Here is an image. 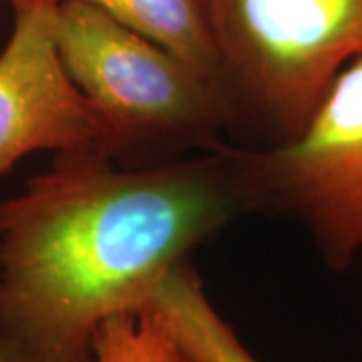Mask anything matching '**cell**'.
I'll use <instances>...</instances> for the list:
<instances>
[{
    "instance_id": "obj_8",
    "label": "cell",
    "mask_w": 362,
    "mask_h": 362,
    "mask_svg": "<svg viewBox=\"0 0 362 362\" xmlns=\"http://www.w3.org/2000/svg\"><path fill=\"white\" fill-rule=\"evenodd\" d=\"M93 349L95 362H181L165 326L149 308L107 318Z\"/></svg>"
},
{
    "instance_id": "obj_9",
    "label": "cell",
    "mask_w": 362,
    "mask_h": 362,
    "mask_svg": "<svg viewBox=\"0 0 362 362\" xmlns=\"http://www.w3.org/2000/svg\"><path fill=\"white\" fill-rule=\"evenodd\" d=\"M0 362H30L21 350L8 342L6 338L0 337Z\"/></svg>"
},
{
    "instance_id": "obj_2",
    "label": "cell",
    "mask_w": 362,
    "mask_h": 362,
    "mask_svg": "<svg viewBox=\"0 0 362 362\" xmlns=\"http://www.w3.org/2000/svg\"><path fill=\"white\" fill-rule=\"evenodd\" d=\"M52 37L115 161L221 147L233 113L221 81L85 0H57Z\"/></svg>"
},
{
    "instance_id": "obj_7",
    "label": "cell",
    "mask_w": 362,
    "mask_h": 362,
    "mask_svg": "<svg viewBox=\"0 0 362 362\" xmlns=\"http://www.w3.org/2000/svg\"><path fill=\"white\" fill-rule=\"evenodd\" d=\"M119 25L220 78L209 0H85ZM221 81V78H220Z\"/></svg>"
},
{
    "instance_id": "obj_5",
    "label": "cell",
    "mask_w": 362,
    "mask_h": 362,
    "mask_svg": "<svg viewBox=\"0 0 362 362\" xmlns=\"http://www.w3.org/2000/svg\"><path fill=\"white\" fill-rule=\"evenodd\" d=\"M54 4L14 6V28L0 51V177L35 151L107 153L99 119L59 59Z\"/></svg>"
},
{
    "instance_id": "obj_10",
    "label": "cell",
    "mask_w": 362,
    "mask_h": 362,
    "mask_svg": "<svg viewBox=\"0 0 362 362\" xmlns=\"http://www.w3.org/2000/svg\"><path fill=\"white\" fill-rule=\"evenodd\" d=\"M0 2H11L13 6H18V4H26V2H37V0H0Z\"/></svg>"
},
{
    "instance_id": "obj_6",
    "label": "cell",
    "mask_w": 362,
    "mask_h": 362,
    "mask_svg": "<svg viewBox=\"0 0 362 362\" xmlns=\"http://www.w3.org/2000/svg\"><path fill=\"white\" fill-rule=\"evenodd\" d=\"M145 308L163 322L181 362H259L211 306L202 278L187 259L163 276Z\"/></svg>"
},
{
    "instance_id": "obj_3",
    "label": "cell",
    "mask_w": 362,
    "mask_h": 362,
    "mask_svg": "<svg viewBox=\"0 0 362 362\" xmlns=\"http://www.w3.org/2000/svg\"><path fill=\"white\" fill-rule=\"evenodd\" d=\"M233 127L292 139L344 66L362 59V0H209Z\"/></svg>"
},
{
    "instance_id": "obj_1",
    "label": "cell",
    "mask_w": 362,
    "mask_h": 362,
    "mask_svg": "<svg viewBox=\"0 0 362 362\" xmlns=\"http://www.w3.org/2000/svg\"><path fill=\"white\" fill-rule=\"evenodd\" d=\"M235 147L125 165L59 153L0 204V337L30 362H95V334L145 308L192 250L250 214Z\"/></svg>"
},
{
    "instance_id": "obj_4",
    "label": "cell",
    "mask_w": 362,
    "mask_h": 362,
    "mask_svg": "<svg viewBox=\"0 0 362 362\" xmlns=\"http://www.w3.org/2000/svg\"><path fill=\"white\" fill-rule=\"evenodd\" d=\"M235 149L250 209L302 223L332 270L349 268L362 252V59L292 139Z\"/></svg>"
}]
</instances>
